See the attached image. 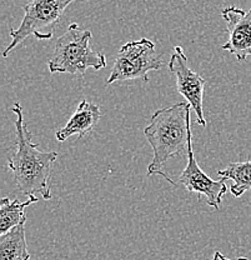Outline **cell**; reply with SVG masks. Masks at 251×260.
<instances>
[{
	"label": "cell",
	"instance_id": "9",
	"mask_svg": "<svg viewBox=\"0 0 251 260\" xmlns=\"http://www.w3.org/2000/svg\"><path fill=\"white\" fill-rule=\"evenodd\" d=\"M100 108L98 105L89 103L88 100H82L66 125L55 133L56 139L59 142H65L73 135L84 138L86 134L93 132L100 120Z\"/></svg>",
	"mask_w": 251,
	"mask_h": 260
},
{
	"label": "cell",
	"instance_id": "5",
	"mask_svg": "<svg viewBox=\"0 0 251 260\" xmlns=\"http://www.w3.org/2000/svg\"><path fill=\"white\" fill-rule=\"evenodd\" d=\"M164 67L163 56L155 51V44L147 38L124 44L119 50L106 84L125 80L149 81L150 70H160Z\"/></svg>",
	"mask_w": 251,
	"mask_h": 260
},
{
	"label": "cell",
	"instance_id": "4",
	"mask_svg": "<svg viewBox=\"0 0 251 260\" xmlns=\"http://www.w3.org/2000/svg\"><path fill=\"white\" fill-rule=\"evenodd\" d=\"M75 0H28L24 5V18L18 29H10L12 42L3 53L7 58L21 42L30 35L39 40L53 38L55 26L64 12Z\"/></svg>",
	"mask_w": 251,
	"mask_h": 260
},
{
	"label": "cell",
	"instance_id": "2",
	"mask_svg": "<svg viewBox=\"0 0 251 260\" xmlns=\"http://www.w3.org/2000/svg\"><path fill=\"white\" fill-rule=\"evenodd\" d=\"M17 115V150L8 161L10 172L14 175L15 185L26 197L40 194L44 200L51 199L50 177L53 164L58 158L56 151H43L39 145L31 142L28 124L24 123L23 108L15 103L12 108Z\"/></svg>",
	"mask_w": 251,
	"mask_h": 260
},
{
	"label": "cell",
	"instance_id": "13",
	"mask_svg": "<svg viewBox=\"0 0 251 260\" xmlns=\"http://www.w3.org/2000/svg\"><path fill=\"white\" fill-rule=\"evenodd\" d=\"M212 260H249V259L245 258V256H242V258H236V259H229V258H226V256H224L220 251H215Z\"/></svg>",
	"mask_w": 251,
	"mask_h": 260
},
{
	"label": "cell",
	"instance_id": "1",
	"mask_svg": "<svg viewBox=\"0 0 251 260\" xmlns=\"http://www.w3.org/2000/svg\"><path fill=\"white\" fill-rule=\"evenodd\" d=\"M191 105L188 102L175 103L171 107L161 108L151 115L144 134L154 151L153 160L148 165V177L161 175L172 186V180L163 167L167 160L176 156H188L191 139Z\"/></svg>",
	"mask_w": 251,
	"mask_h": 260
},
{
	"label": "cell",
	"instance_id": "12",
	"mask_svg": "<svg viewBox=\"0 0 251 260\" xmlns=\"http://www.w3.org/2000/svg\"><path fill=\"white\" fill-rule=\"evenodd\" d=\"M218 175L224 180H233L230 191L234 197L239 198L251 190V159L246 161L230 162L225 169L219 170Z\"/></svg>",
	"mask_w": 251,
	"mask_h": 260
},
{
	"label": "cell",
	"instance_id": "8",
	"mask_svg": "<svg viewBox=\"0 0 251 260\" xmlns=\"http://www.w3.org/2000/svg\"><path fill=\"white\" fill-rule=\"evenodd\" d=\"M221 16L229 32L228 42L221 48L239 61H245L251 56V10L226 7L221 10Z\"/></svg>",
	"mask_w": 251,
	"mask_h": 260
},
{
	"label": "cell",
	"instance_id": "7",
	"mask_svg": "<svg viewBox=\"0 0 251 260\" xmlns=\"http://www.w3.org/2000/svg\"><path fill=\"white\" fill-rule=\"evenodd\" d=\"M177 180H179V184L185 186L186 190L190 193H196L199 198L200 195H205L206 204L214 210H219L221 202H223V197L228 191V185L225 184L224 179L214 180L202 172L194 156L193 143H190L189 145L188 164Z\"/></svg>",
	"mask_w": 251,
	"mask_h": 260
},
{
	"label": "cell",
	"instance_id": "3",
	"mask_svg": "<svg viewBox=\"0 0 251 260\" xmlns=\"http://www.w3.org/2000/svg\"><path fill=\"white\" fill-rule=\"evenodd\" d=\"M91 30L80 29L77 23L70 24L56 42L54 55L48 65L49 72L84 75L90 68L100 70L106 67V56L91 49Z\"/></svg>",
	"mask_w": 251,
	"mask_h": 260
},
{
	"label": "cell",
	"instance_id": "11",
	"mask_svg": "<svg viewBox=\"0 0 251 260\" xmlns=\"http://www.w3.org/2000/svg\"><path fill=\"white\" fill-rule=\"evenodd\" d=\"M38 197H29L28 200L21 203L20 200L14 199L10 200L9 198H4L0 202V233L10 232L15 226L20 225L21 223H25V209L29 205L38 202Z\"/></svg>",
	"mask_w": 251,
	"mask_h": 260
},
{
	"label": "cell",
	"instance_id": "6",
	"mask_svg": "<svg viewBox=\"0 0 251 260\" xmlns=\"http://www.w3.org/2000/svg\"><path fill=\"white\" fill-rule=\"evenodd\" d=\"M174 54L169 61V69L176 78V89L186 102L191 105V109L196 114L198 125L206 126V120L204 116V90L206 80L200 74L189 68L188 56L185 55L184 49L175 47Z\"/></svg>",
	"mask_w": 251,
	"mask_h": 260
},
{
	"label": "cell",
	"instance_id": "10",
	"mask_svg": "<svg viewBox=\"0 0 251 260\" xmlns=\"http://www.w3.org/2000/svg\"><path fill=\"white\" fill-rule=\"evenodd\" d=\"M0 260H30L25 238V223L0 237Z\"/></svg>",
	"mask_w": 251,
	"mask_h": 260
}]
</instances>
